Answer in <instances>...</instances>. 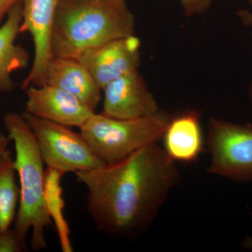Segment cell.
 <instances>
[{"mask_svg": "<svg viewBox=\"0 0 252 252\" xmlns=\"http://www.w3.org/2000/svg\"><path fill=\"white\" fill-rule=\"evenodd\" d=\"M239 18L241 20L242 22L248 27H252V12L248 10H241L238 11Z\"/></svg>", "mask_w": 252, "mask_h": 252, "instance_id": "obj_19", "label": "cell"}, {"mask_svg": "<svg viewBox=\"0 0 252 252\" xmlns=\"http://www.w3.org/2000/svg\"><path fill=\"white\" fill-rule=\"evenodd\" d=\"M62 172L56 169L46 167L44 196L46 210L56 225L61 250L63 252H72L73 248L69 237V225L64 217V201L61 187Z\"/></svg>", "mask_w": 252, "mask_h": 252, "instance_id": "obj_14", "label": "cell"}, {"mask_svg": "<svg viewBox=\"0 0 252 252\" xmlns=\"http://www.w3.org/2000/svg\"><path fill=\"white\" fill-rule=\"evenodd\" d=\"M102 91L103 109L101 114L106 117L139 119L154 115L160 111L138 70L111 81Z\"/></svg>", "mask_w": 252, "mask_h": 252, "instance_id": "obj_9", "label": "cell"}, {"mask_svg": "<svg viewBox=\"0 0 252 252\" xmlns=\"http://www.w3.org/2000/svg\"><path fill=\"white\" fill-rule=\"evenodd\" d=\"M162 138L163 149L173 161H196L205 143L199 113L186 111L171 118Z\"/></svg>", "mask_w": 252, "mask_h": 252, "instance_id": "obj_12", "label": "cell"}, {"mask_svg": "<svg viewBox=\"0 0 252 252\" xmlns=\"http://www.w3.org/2000/svg\"><path fill=\"white\" fill-rule=\"evenodd\" d=\"M206 145L207 172L238 182H252V126L212 117Z\"/></svg>", "mask_w": 252, "mask_h": 252, "instance_id": "obj_6", "label": "cell"}, {"mask_svg": "<svg viewBox=\"0 0 252 252\" xmlns=\"http://www.w3.org/2000/svg\"><path fill=\"white\" fill-rule=\"evenodd\" d=\"M23 0H0V26L6 18L10 10L14 6L22 3Z\"/></svg>", "mask_w": 252, "mask_h": 252, "instance_id": "obj_18", "label": "cell"}, {"mask_svg": "<svg viewBox=\"0 0 252 252\" xmlns=\"http://www.w3.org/2000/svg\"><path fill=\"white\" fill-rule=\"evenodd\" d=\"M61 0H23L20 33L31 34L34 44V59L21 88L45 84L46 67L52 57L51 39L56 11Z\"/></svg>", "mask_w": 252, "mask_h": 252, "instance_id": "obj_7", "label": "cell"}, {"mask_svg": "<svg viewBox=\"0 0 252 252\" xmlns=\"http://www.w3.org/2000/svg\"><path fill=\"white\" fill-rule=\"evenodd\" d=\"M10 139L8 136L4 135L0 131V154L3 153L5 150L7 149L8 144L10 142Z\"/></svg>", "mask_w": 252, "mask_h": 252, "instance_id": "obj_20", "label": "cell"}, {"mask_svg": "<svg viewBox=\"0 0 252 252\" xmlns=\"http://www.w3.org/2000/svg\"><path fill=\"white\" fill-rule=\"evenodd\" d=\"M0 223H1V215H0Z\"/></svg>", "mask_w": 252, "mask_h": 252, "instance_id": "obj_23", "label": "cell"}, {"mask_svg": "<svg viewBox=\"0 0 252 252\" xmlns=\"http://www.w3.org/2000/svg\"><path fill=\"white\" fill-rule=\"evenodd\" d=\"M26 239L14 229H7L0 233V252H21L27 250Z\"/></svg>", "mask_w": 252, "mask_h": 252, "instance_id": "obj_16", "label": "cell"}, {"mask_svg": "<svg viewBox=\"0 0 252 252\" xmlns=\"http://www.w3.org/2000/svg\"><path fill=\"white\" fill-rule=\"evenodd\" d=\"M247 1H248V2L250 3V4L252 6V0H247Z\"/></svg>", "mask_w": 252, "mask_h": 252, "instance_id": "obj_22", "label": "cell"}, {"mask_svg": "<svg viewBox=\"0 0 252 252\" xmlns=\"http://www.w3.org/2000/svg\"><path fill=\"white\" fill-rule=\"evenodd\" d=\"M46 84L73 94L94 112L102 98V89L78 59L52 56L46 67Z\"/></svg>", "mask_w": 252, "mask_h": 252, "instance_id": "obj_11", "label": "cell"}, {"mask_svg": "<svg viewBox=\"0 0 252 252\" xmlns=\"http://www.w3.org/2000/svg\"><path fill=\"white\" fill-rule=\"evenodd\" d=\"M25 91V111L56 124L79 128L94 113L75 96L56 86L30 85Z\"/></svg>", "mask_w": 252, "mask_h": 252, "instance_id": "obj_10", "label": "cell"}, {"mask_svg": "<svg viewBox=\"0 0 252 252\" xmlns=\"http://www.w3.org/2000/svg\"><path fill=\"white\" fill-rule=\"evenodd\" d=\"M184 12L186 16H196L206 12L210 5L212 0H180Z\"/></svg>", "mask_w": 252, "mask_h": 252, "instance_id": "obj_17", "label": "cell"}, {"mask_svg": "<svg viewBox=\"0 0 252 252\" xmlns=\"http://www.w3.org/2000/svg\"><path fill=\"white\" fill-rule=\"evenodd\" d=\"M21 115L34 134L47 167L64 175L106 165L93 152L80 132H74L67 126L35 117L26 111Z\"/></svg>", "mask_w": 252, "mask_h": 252, "instance_id": "obj_5", "label": "cell"}, {"mask_svg": "<svg viewBox=\"0 0 252 252\" xmlns=\"http://www.w3.org/2000/svg\"><path fill=\"white\" fill-rule=\"evenodd\" d=\"M74 173L87 189L88 212L97 229L117 238L144 231L180 178L175 162L157 142L120 161Z\"/></svg>", "mask_w": 252, "mask_h": 252, "instance_id": "obj_1", "label": "cell"}, {"mask_svg": "<svg viewBox=\"0 0 252 252\" xmlns=\"http://www.w3.org/2000/svg\"><path fill=\"white\" fill-rule=\"evenodd\" d=\"M14 159L9 149L0 154V233L9 229L16 215L20 188L15 180Z\"/></svg>", "mask_w": 252, "mask_h": 252, "instance_id": "obj_15", "label": "cell"}, {"mask_svg": "<svg viewBox=\"0 0 252 252\" xmlns=\"http://www.w3.org/2000/svg\"><path fill=\"white\" fill-rule=\"evenodd\" d=\"M126 0H61L51 39L54 57L79 59L86 51L135 34Z\"/></svg>", "mask_w": 252, "mask_h": 252, "instance_id": "obj_2", "label": "cell"}, {"mask_svg": "<svg viewBox=\"0 0 252 252\" xmlns=\"http://www.w3.org/2000/svg\"><path fill=\"white\" fill-rule=\"evenodd\" d=\"M140 44L135 34L126 36L89 50L79 60L102 91L111 81L138 70Z\"/></svg>", "mask_w": 252, "mask_h": 252, "instance_id": "obj_8", "label": "cell"}, {"mask_svg": "<svg viewBox=\"0 0 252 252\" xmlns=\"http://www.w3.org/2000/svg\"><path fill=\"white\" fill-rule=\"evenodd\" d=\"M23 2L10 10L0 26V93L14 89L13 73L27 67L30 55L22 46L16 44L22 21Z\"/></svg>", "mask_w": 252, "mask_h": 252, "instance_id": "obj_13", "label": "cell"}, {"mask_svg": "<svg viewBox=\"0 0 252 252\" xmlns=\"http://www.w3.org/2000/svg\"><path fill=\"white\" fill-rule=\"evenodd\" d=\"M244 248L248 249V250H252V238L250 237H247L243 241Z\"/></svg>", "mask_w": 252, "mask_h": 252, "instance_id": "obj_21", "label": "cell"}, {"mask_svg": "<svg viewBox=\"0 0 252 252\" xmlns=\"http://www.w3.org/2000/svg\"><path fill=\"white\" fill-rule=\"evenodd\" d=\"M3 123L8 137L14 144V167L21 185L14 229L23 239L32 230V250L40 251L47 247L45 230L53 225L44 196V160L35 137L21 114L6 113Z\"/></svg>", "mask_w": 252, "mask_h": 252, "instance_id": "obj_3", "label": "cell"}, {"mask_svg": "<svg viewBox=\"0 0 252 252\" xmlns=\"http://www.w3.org/2000/svg\"><path fill=\"white\" fill-rule=\"evenodd\" d=\"M171 118L162 111L134 119L94 113L79 130L93 152L104 163L112 164L162 139Z\"/></svg>", "mask_w": 252, "mask_h": 252, "instance_id": "obj_4", "label": "cell"}]
</instances>
